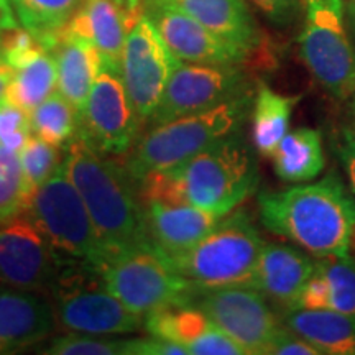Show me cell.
<instances>
[{
	"instance_id": "cell-10",
	"label": "cell",
	"mask_w": 355,
	"mask_h": 355,
	"mask_svg": "<svg viewBox=\"0 0 355 355\" xmlns=\"http://www.w3.org/2000/svg\"><path fill=\"white\" fill-rule=\"evenodd\" d=\"M178 63L150 17L141 13L127 35L121 63L122 81L141 122L152 119Z\"/></svg>"
},
{
	"instance_id": "cell-41",
	"label": "cell",
	"mask_w": 355,
	"mask_h": 355,
	"mask_svg": "<svg viewBox=\"0 0 355 355\" xmlns=\"http://www.w3.org/2000/svg\"><path fill=\"white\" fill-rule=\"evenodd\" d=\"M117 3L125 8L128 12H141L144 10V3L146 0H115Z\"/></svg>"
},
{
	"instance_id": "cell-39",
	"label": "cell",
	"mask_w": 355,
	"mask_h": 355,
	"mask_svg": "<svg viewBox=\"0 0 355 355\" xmlns=\"http://www.w3.org/2000/svg\"><path fill=\"white\" fill-rule=\"evenodd\" d=\"M19 25L20 21L17 19L15 12H13L10 0H0V40H2V35L6 33L7 30Z\"/></svg>"
},
{
	"instance_id": "cell-20",
	"label": "cell",
	"mask_w": 355,
	"mask_h": 355,
	"mask_svg": "<svg viewBox=\"0 0 355 355\" xmlns=\"http://www.w3.org/2000/svg\"><path fill=\"white\" fill-rule=\"evenodd\" d=\"M314 263L296 247L263 243L257 265L255 288L288 309L296 308L306 283L314 273Z\"/></svg>"
},
{
	"instance_id": "cell-42",
	"label": "cell",
	"mask_w": 355,
	"mask_h": 355,
	"mask_svg": "<svg viewBox=\"0 0 355 355\" xmlns=\"http://www.w3.org/2000/svg\"><path fill=\"white\" fill-rule=\"evenodd\" d=\"M349 248H354V250H355V229L352 232V237H350V247Z\"/></svg>"
},
{
	"instance_id": "cell-17",
	"label": "cell",
	"mask_w": 355,
	"mask_h": 355,
	"mask_svg": "<svg viewBox=\"0 0 355 355\" xmlns=\"http://www.w3.org/2000/svg\"><path fill=\"white\" fill-rule=\"evenodd\" d=\"M150 241L165 259L184 254L219 224L220 216L184 202L144 201Z\"/></svg>"
},
{
	"instance_id": "cell-9",
	"label": "cell",
	"mask_w": 355,
	"mask_h": 355,
	"mask_svg": "<svg viewBox=\"0 0 355 355\" xmlns=\"http://www.w3.org/2000/svg\"><path fill=\"white\" fill-rule=\"evenodd\" d=\"M300 56L332 97L355 96V48L345 28L343 0H308Z\"/></svg>"
},
{
	"instance_id": "cell-2",
	"label": "cell",
	"mask_w": 355,
	"mask_h": 355,
	"mask_svg": "<svg viewBox=\"0 0 355 355\" xmlns=\"http://www.w3.org/2000/svg\"><path fill=\"white\" fill-rule=\"evenodd\" d=\"M63 166L86 204L105 260L127 248L153 245L139 186L125 165L99 153L78 135L66 146Z\"/></svg>"
},
{
	"instance_id": "cell-21",
	"label": "cell",
	"mask_w": 355,
	"mask_h": 355,
	"mask_svg": "<svg viewBox=\"0 0 355 355\" xmlns=\"http://www.w3.org/2000/svg\"><path fill=\"white\" fill-rule=\"evenodd\" d=\"M148 2H159L193 17L217 37L235 44L250 56L260 50V32L243 0H148Z\"/></svg>"
},
{
	"instance_id": "cell-27",
	"label": "cell",
	"mask_w": 355,
	"mask_h": 355,
	"mask_svg": "<svg viewBox=\"0 0 355 355\" xmlns=\"http://www.w3.org/2000/svg\"><path fill=\"white\" fill-rule=\"evenodd\" d=\"M56 87L58 71L55 56L50 50H43L28 63L13 71L6 101L25 109L26 112H32L55 92Z\"/></svg>"
},
{
	"instance_id": "cell-3",
	"label": "cell",
	"mask_w": 355,
	"mask_h": 355,
	"mask_svg": "<svg viewBox=\"0 0 355 355\" xmlns=\"http://www.w3.org/2000/svg\"><path fill=\"white\" fill-rule=\"evenodd\" d=\"M260 219L270 232L298 243L311 255L349 254L355 229V198L336 175L318 183L259 196Z\"/></svg>"
},
{
	"instance_id": "cell-24",
	"label": "cell",
	"mask_w": 355,
	"mask_h": 355,
	"mask_svg": "<svg viewBox=\"0 0 355 355\" xmlns=\"http://www.w3.org/2000/svg\"><path fill=\"white\" fill-rule=\"evenodd\" d=\"M285 326L327 355H355V314L332 309L293 308Z\"/></svg>"
},
{
	"instance_id": "cell-11",
	"label": "cell",
	"mask_w": 355,
	"mask_h": 355,
	"mask_svg": "<svg viewBox=\"0 0 355 355\" xmlns=\"http://www.w3.org/2000/svg\"><path fill=\"white\" fill-rule=\"evenodd\" d=\"M242 347L245 355H266L279 324L265 295L254 286L199 291L193 303Z\"/></svg>"
},
{
	"instance_id": "cell-45",
	"label": "cell",
	"mask_w": 355,
	"mask_h": 355,
	"mask_svg": "<svg viewBox=\"0 0 355 355\" xmlns=\"http://www.w3.org/2000/svg\"><path fill=\"white\" fill-rule=\"evenodd\" d=\"M146 2H148V0H146ZM146 2H145V3H146ZM145 3H144V6H145Z\"/></svg>"
},
{
	"instance_id": "cell-26",
	"label": "cell",
	"mask_w": 355,
	"mask_h": 355,
	"mask_svg": "<svg viewBox=\"0 0 355 355\" xmlns=\"http://www.w3.org/2000/svg\"><path fill=\"white\" fill-rule=\"evenodd\" d=\"M301 97L283 96L261 83L252 109V139L261 157L272 155L290 128L291 114Z\"/></svg>"
},
{
	"instance_id": "cell-15",
	"label": "cell",
	"mask_w": 355,
	"mask_h": 355,
	"mask_svg": "<svg viewBox=\"0 0 355 355\" xmlns=\"http://www.w3.org/2000/svg\"><path fill=\"white\" fill-rule=\"evenodd\" d=\"M144 12L180 61L219 66H242L250 61L252 56L247 51L217 37L181 10L159 2H148Z\"/></svg>"
},
{
	"instance_id": "cell-25",
	"label": "cell",
	"mask_w": 355,
	"mask_h": 355,
	"mask_svg": "<svg viewBox=\"0 0 355 355\" xmlns=\"http://www.w3.org/2000/svg\"><path fill=\"white\" fill-rule=\"evenodd\" d=\"M272 158L275 173L285 183H306L314 180L326 165L321 132L309 127L288 132Z\"/></svg>"
},
{
	"instance_id": "cell-7",
	"label": "cell",
	"mask_w": 355,
	"mask_h": 355,
	"mask_svg": "<svg viewBox=\"0 0 355 355\" xmlns=\"http://www.w3.org/2000/svg\"><path fill=\"white\" fill-rule=\"evenodd\" d=\"M97 273L109 293L137 314L193 303L199 293L153 245L117 252Z\"/></svg>"
},
{
	"instance_id": "cell-33",
	"label": "cell",
	"mask_w": 355,
	"mask_h": 355,
	"mask_svg": "<svg viewBox=\"0 0 355 355\" xmlns=\"http://www.w3.org/2000/svg\"><path fill=\"white\" fill-rule=\"evenodd\" d=\"M32 137L30 112L6 101L0 104V146L20 153Z\"/></svg>"
},
{
	"instance_id": "cell-14",
	"label": "cell",
	"mask_w": 355,
	"mask_h": 355,
	"mask_svg": "<svg viewBox=\"0 0 355 355\" xmlns=\"http://www.w3.org/2000/svg\"><path fill=\"white\" fill-rule=\"evenodd\" d=\"M60 270L51 245L28 216L0 222V285L46 293Z\"/></svg>"
},
{
	"instance_id": "cell-22",
	"label": "cell",
	"mask_w": 355,
	"mask_h": 355,
	"mask_svg": "<svg viewBox=\"0 0 355 355\" xmlns=\"http://www.w3.org/2000/svg\"><path fill=\"white\" fill-rule=\"evenodd\" d=\"M51 53L56 61L58 91L81 115L96 78L104 66L101 53L87 40L68 33L64 28L60 32Z\"/></svg>"
},
{
	"instance_id": "cell-43",
	"label": "cell",
	"mask_w": 355,
	"mask_h": 355,
	"mask_svg": "<svg viewBox=\"0 0 355 355\" xmlns=\"http://www.w3.org/2000/svg\"><path fill=\"white\" fill-rule=\"evenodd\" d=\"M352 109H354V117H355V96H354V102H352Z\"/></svg>"
},
{
	"instance_id": "cell-35",
	"label": "cell",
	"mask_w": 355,
	"mask_h": 355,
	"mask_svg": "<svg viewBox=\"0 0 355 355\" xmlns=\"http://www.w3.org/2000/svg\"><path fill=\"white\" fill-rule=\"evenodd\" d=\"M266 355H321V352L288 327H279Z\"/></svg>"
},
{
	"instance_id": "cell-6",
	"label": "cell",
	"mask_w": 355,
	"mask_h": 355,
	"mask_svg": "<svg viewBox=\"0 0 355 355\" xmlns=\"http://www.w3.org/2000/svg\"><path fill=\"white\" fill-rule=\"evenodd\" d=\"M25 214L46 237L61 266L86 265L97 272L104 263V247L63 163L35 189Z\"/></svg>"
},
{
	"instance_id": "cell-12",
	"label": "cell",
	"mask_w": 355,
	"mask_h": 355,
	"mask_svg": "<svg viewBox=\"0 0 355 355\" xmlns=\"http://www.w3.org/2000/svg\"><path fill=\"white\" fill-rule=\"evenodd\" d=\"M248 92L241 66L184 64L180 61L150 122L158 125L183 115L204 112Z\"/></svg>"
},
{
	"instance_id": "cell-4",
	"label": "cell",
	"mask_w": 355,
	"mask_h": 355,
	"mask_svg": "<svg viewBox=\"0 0 355 355\" xmlns=\"http://www.w3.org/2000/svg\"><path fill=\"white\" fill-rule=\"evenodd\" d=\"M252 94H243L214 109L183 115L153 125L137 139L125 166L135 183L148 173L175 168L217 141L241 130L250 112Z\"/></svg>"
},
{
	"instance_id": "cell-13",
	"label": "cell",
	"mask_w": 355,
	"mask_h": 355,
	"mask_svg": "<svg viewBox=\"0 0 355 355\" xmlns=\"http://www.w3.org/2000/svg\"><path fill=\"white\" fill-rule=\"evenodd\" d=\"M139 123L121 73L102 66L81 112L78 135L102 155H125L135 145Z\"/></svg>"
},
{
	"instance_id": "cell-32",
	"label": "cell",
	"mask_w": 355,
	"mask_h": 355,
	"mask_svg": "<svg viewBox=\"0 0 355 355\" xmlns=\"http://www.w3.org/2000/svg\"><path fill=\"white\" fill-rule=\"evenodd\" d=\"M127 340L69 332L55 337L44 354L50 355H125Z\"/></svg>"
},
{
	"instance_id": "cell-23",
	"label": "cell",
	"mask_w": 355,
	"mask_h": 355,
	"mask_svg": "<svg viewBox=\"0 0 355 355\" xmlns=\"http://www.w3.org/2000/svg\"><path fill=\"white\" fill-rule=\"evenodd\" d=\"M296 308L355 314V260L349 254L318 259Z\"/></svg>"
},
{
	"instance_id": "cell-40",
	"label": "cell",
	"mask_w": 355,
	"mask_h": 355,
	"mask_svg": "<svg viewBox=\"0 0 355 355\" xmlns=\"http://www.w3.org/2000/svg\"><path fill=\"white\" fill-rule=\"evenodd\" d=\"M13 71L15 69H13L6 60H2V58H0V104H3V102H6L7 89L13 78Z\"/></svg>"
},
{
	"instance_id": "cell-38",
	"label": "cell",
	"mask_w": 355,
	"mask_h": 355,
	"mask_svg": "<svg viewBox=\"0 0 355 355\" xmlns=\"http://www.w3.org/2000/svg\"><path fill=\"white\" fill-rule=\"evenodd\" d=\"M340 158L344 162V168L347 171L350 186L355 194V133L344 132L343 141H340Z\"/></svg>"
},
{
	"instance_id": "cell-31",
	"label": "cell",
	"mask_w": 355,
	"mask_h": 355,
	"mask_svg": "<svg viewBox=\"0 0 355 355\" xmlns=\"http://www.w3.org/2000/svg\"><path fill=\"white\" fill-rule=\"evenodd\" d=\"M19 158L21 170H24L25 181L32 194L48 178H51L53 173L63 163L60 146L53 145L50 141L43 140L42 137L33 135V133L30 140L26 141V145L21 148Z\"/></svg>"
},
{
	"instance_id": "cell-29",
	"label": "cell",
	"mask_w": 355,
	"mask_h": 355,
	"mask_svg": "<svg viewBox=\"0 0 355 355\" xmlns=\"http://www.w3.org/2000/svg\"><path fill=\"white\" fill-rule=\"evenodd\" d=\"M30 122L33 135L63 148L78 137L81 115L60 91H55L30 112Z\"/></svg>"
},
{
	"instance_id": "cell-19",
	"label": "cell",
	"mask_w": 355,
	"mask_h": 355,
	"mask_svg": "<svg viewBox=\"0 0 355 355\" xmlns=\"http://www.w3.org/2000/svg\"><path fill=\"white\" fill-rule=\"evenodd\" d=\"M141 13L128 12L115 0H84L64 30L94 44L104 66L121 73L123 44Z\"/></svg>"
},
{
	"instance_id": "cell-37",
	"label": "cell",
	"mask_w": 355,
	"mask_h": 355,
	"mask_svg": "<svg viewBox=\"0 0 355 355\" xmlns=\"http://www.w3.org/2000/svg\"><path fill=\"white\" fill-rule=\"evenodd\" d=\"M252 2L270 20L285 24V21H290L293 19V15L298 10L301 3L306 7L308 0H252Z\"/></svg>"
},
{
	"instance_id": "cell-18",
	"label": "cell",
	"mask_w": 355,
	"mask_h": 355,
	"mask_svg": "<svg viewBox=\"0 0 355 355\" xmlns=\"http://www.w3.org/2000/svg\"><path fill=\"white\" fill-rule=\"evenodd\" d=\"M55 308L37 291L0 288V354L30 347L55 331Z\"/></svg>"
},
{
	"instance_id": "cell-44",
	"label": "cell",
	"mask_w": 355,
	"mask_h": 355,
	"mask_svg": "<svg viewBox=\"0 0 355 355\" xmlns=\"http://www.w3.org/2000/svg\"><path fill=\"white\" fill-rule=\"evenodd\" d=\"M354 12H355V0H354Z\"/></svg>"
},
{
	"instance_id": "cell-34",
	"label": "cell",
	"mask_w": 355,
	"mask_h": 355,
	"mask_svg": "<svg viewBox=\"0 0 355 355\" xmlns=\"http://www.w3.org/2000/svg\"><path fill=\"white\" fill-rule=\"evenodd\" d=\"M43 50H46L43 43L30 30H26L24 25L7 30L2 35V40H0V58L6 60L13 69L28 63L32 58Z\"/></svg>"
},
{
	"instance_id": "cell-36",
	"label": "cell",
	"mask_w": 355,
	"mask_h": 355,
	"mask_svg": "<svg viewBox=\"0 0 355 355\" xmlns=\"http://www.w3.org/2000/svg\"><path fill=\"white\" fill-rule=\"evenodd\" d=\"M125 355H189V352L183 345L150 336L144 339H128Z\"/></svg>"
},
{
	"instance_id": "cell-8",
	"label": "cell",
	"mask_w": 355,
	"mask_h": 355,
	"mask_svg": "<svg viewBox=\"0 0 355 355\" xmlns=\"http://www.w3.org/2000/svg\"><path fill=\"white\" fill-rule=\"evenodd\" d=\"M51 293L56 321L69 332L114 336L132 334L144 327L141 314L133 313L109 293L91 266H61Z\"/></svg>"
},
{
	"instance_id": "cell-30",
	"label": "cell",
	"mask_w": 355,
	"mask_h": 355,
	"mask_svg": "<svg viewBox=\"0 0 355 355\" xmlns=\"http://www.w3.org/2000/svg\"><path fill=\"white\" fill-rule=\"evenodd\" d=\"M30 198L19 153L0 146V222L25 214Z\"/></svg>"
},
{
	"instance_id": "cell-1",
	"label": "cell",
	"mask_w": 355,
	"mask_h": 355,
	"mask_svg": "<svg viewBox=\"0 0 355 355\" xmlns=\"http://www.w3.org/2000/svg\"><path fill=\"white\" fill-rule=\"evenodd\" d=\"M259 180L250 146L234 133L181 165L148 173L137 186L141 202H184L224 217L254 193Z\"/></svg>"
},
{
	"instance_id": "cell-16",
	"label": "cell",
	"mask_w": 355,
	"mask_h": 355,
	"mask_svg": "<svg viewBox=\"0 0 355 355\" xmlns=\"http://www.w3.org/2000/svg\"><path fill=\"white\" fill-rule=\"evenodd\" d=\"M144 327L150 336L183 345L189 355H245L241 345L191 303L145 314Z\"/></svg>"
},
{
	"instance_id": "cell-28",
	"label": "cell",
	"mask_w": 355,
	"mask_h": 355,
	"mask_svg": "<svg viewBox=\"0 0 355 355\" xmlns=\"http://www.w3.org/2000/svg\"><path fill=\"white\" fill-rule=\"evenodd\" d=\"M84 0H10L17 19L51 51Z\"/></svg>"
},
{
	"instance_id": "cell-5",
	"label": "cell",
	"mask_w": 355,
	"mask_h": 355,
	"mask_svg": "<svg viewBox=\"0 0 355 355\" xmlns=\"http://www.w3.org/2000/svg\"><path fill=\"white\" fill-rule=\"evenodd\" d=\"M259 230L243 211L227 214L196 245L170 261L198 291L229 286H254L263 248Z\"/></svg>"
}]
</instances>
